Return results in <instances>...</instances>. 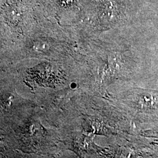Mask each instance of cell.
I'll list each match as a JSON object with an SVG mask.
<instances>
[{"instance_id": "cell-1", "label": "cell", "mask_w": 158, "mask_h": 158, "mask_svg": "<svg viewBox=\"0 0 158 158\" xmlns=\"http://www.w3.org/2000/svg\"><path fill=\"white\" fill-rule=\"evenodd\" d=\"M140 100L142 104L145 106H152L155 103V98L153 96L149 93H145L142 95Z\"/></svg>"}, {"instance_id": "cell-2", "label": "cell", "mask_w": 158, "mask_h": 158, "mask_svg": "<svg viewBox=\"0 0 158 158\" xmlns=\"http://www.w3.org/2000/svg\"><path fill=\"white\" fill-rule=\"evenodd\" d=\"M57 2L62 8H69L73 5L76 0H56Z\"/></svg>"}]
</instances>
